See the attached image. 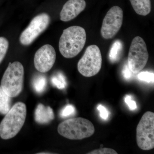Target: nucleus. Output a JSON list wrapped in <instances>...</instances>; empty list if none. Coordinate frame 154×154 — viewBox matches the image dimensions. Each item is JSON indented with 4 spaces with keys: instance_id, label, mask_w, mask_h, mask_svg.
Segmentation results:
<instances>
[{
    "instance_id": "1",
    "label": "nucleus",
    "mask_w": 154,
    "mask_h": 154,
    "mask_svg": "<svg viewBox=\"0 0 154 154\" xmlns=\"http://www.w3.org/2000/svg\"><path fill=\"white\" fill-rule=\"evenodd\" d=\"M86 38V31L82 27L72 26L65 29L59 43L61 54L66 58L76 56L84 48Z\"/></svg>"
},
{
    "instance_id": "19",
    "label": "nucleus",
    "mask_w": 154,
    "mask_h": 154,
    "mask_svg": "<svg viewBox=\"0 0 154 154\" xmlns=\"http://www.w3.org/2000/svg\"><path fill=\"white\" fill-rule=\"evenodd\" d=\"M138 78L141 81H144L148 83L154 82V73L149 72H141L138 75Z\"/></svg>"
},
{
    "instance_id": "7",
    "label": "nucleus",
    "mask_w": 154,
    "mask_h": 154,
    "mask_svg": "<svg viewBox=\"0 0 154 154\" xmlns=\"http://www.w3.org/2000/svg\"><path fill=\"white\" fill-rule=\"evenodd\" d=\"M149 59L146 45L143 38L136 36L133 39L128 57V66L133 74H137L144 68Z\"/></svg>"
},
{
    "instance_id": "12",
    "label": "nucleus",
    "mask_w": 154,
    "mask_h": 154,
    "mask_svg": "<svg viewBox=\"0 0 154 154\" xmlns=\"http://www.w3.org/2000/svg\"><path fill=\"white\" fill-rule=\"evenodd\" d=\"M54 118V113L52 108L49 106H45L39 104L35 111V120L39 124H48Z\"/></svg>"
},
{
    "instance_id": "18",
    "label": "nucleus",
    "mask_w": 154,
    "mask_h": 154,
    "mask_svg": "<svg viewBox=\"0 0 154 154\" xmlns=\"http://www.w3.org/2000/svg\"><path fill=\"white\" fill-rule=\"evenodd\" d=\"M9 48V42L5 37H0V64L5 56Z\"/></svg>"
},
{
    "instance_id": "15",
    "label": "nucleus",
    "mask_w": 154,
    "mask_h": 154,
    "mask_svg": "<svg viewBox=\"0 0 154 154\" xmlns=\"http://www.w3.org/2000/svg\"><path fill=\"white\" fill-rule=\"evenodd\" d=\"M47 82L44 76L38 75L33 79L32 86L34 91L37 94H41L44 92L47 86Z\"/></svg>"
},
{
    "instance_id": "11",
    "label": "nucleus",
    "mask_w": 154,
    "mask_h": 154,
    "mask_svg": "<svg viewBox=\"0 0 154 154\" xmlns=\"http://www.w3.org/2000/svg\"><path fill=\"white\" fill-rule=\"evenodd\" d=\"M86 7L85 0H69L61 11L60 20L63 22H69L74 19L85 10Z\"/></svg>"
},
{
    "instance_id": "4",
    "label": "nucleus",
    "mask_w": 154,
    "mask_h": 154,
    "mask_svg": "<svg viewBox=\"0 0 154 154\" xmlns=\"http://www.w3.org/2000/svg\"><path fill=\"white\" fill-rule=\"evenodd\" d=\"M24 78L22 64L18 61L10 63L2 78L1 87L11 98L17 97L23 89Z\"/></svg>"
},
{
    "instance_id": "6",
    "label": "nucleus",
    "mask_w": 154,
    "mask_h": 154,
    "mask_svg": "<svg viewBox=\"0 0 154 154\" xmlns=\"http://www.w3.org/2000/svg\"><path fill=\"white\" fill-rule=\"evenodd\" d=\"M137 145L143 150L154 148V113L147 111L143 116L136 129Z\"/></svg>"
},
{
    "instance_id": "23",
    "label": "nucleus",
    "mask_w": 154,
    "mask_h": 154,
    "mask_svg": "<svg viewBox=\"0 0 154 154\" xmlns=\"http://www.w3.org/2000/svg\"><path fill=\"white\" fill-rule=\"evenodd\" d=\"M97 109L99 110L100 117L102 119L106 120L108 119L109 117V113L107 109L104 106L102 105H99L97 107Z\"/></svg>"
},
{
    "instance_id": "21",
    "label": "nucleus",
    "mask_w": 154,
    "mask_h": 154,
    "mask_svg": "<svg viewBox=\"0 0 154 154\" xmlns=\"http://www.w3.org/2000/svg\"><path fill=\"white\" fill-rule=\"evenodd\" d=\"M115 150L112 149L107 148H100L98 149L94 150L88 153V154H117Z\"/></svg>"
},
{
    "instance_id": "14",
    "label": "nucleus",
    "mask_w": 154,
    "mask_h": 154,
    "mask_svg": "<svg viewBox=\"0 0 154 154\" xmlns=\"http://www.w3.org/2000/svg\"><path fill=\"white\" fill-rule=\"evenodd\" d=\"M11 108V97L0 86V113L5 115Z\"/></svg>"
},
{
    "instance_id": "3",
    "label": "nucleus",
    "mask_w": 154,
    "mask_h": 154,
    "mask_svg": "<svg viewBox=\"0 0 154 154\" xmlns=\"http://www.w3.org/2000/svg\"><path fill=\"white\" fill-rule=\"evenodd\" d=\"M58 132L67 139L79 140L90 137L95 132V128L91 121L82 117L69 119L61 122Z\"/></svg>"
},
{
    "instance_id": "13",
    "label": "nucleus",
    "mask_w": 154,
    "mask_h": 154,
    "mask_svg": "<svg viewBox=\"0 0 154 154\" xmlns=\"http://www.w3.org/2000/svg\"><path fill=\"white\" fill-rule=\"evenodd\" d=\"M136 13L141 16L148 15L151 11L150 0H130Z\"/></svg>"
},
{
    "instance_id": "2",
    "label": "nucleus",
    "mask_w": 154,
    "mask_h": 154,
    "mask_svg": "<svg viewBox=\"0 0 154 154\" xmlns=\"http://www.w3.org/2000/svg\"><path fill=\"white\" fill-rule=\"evenodd\" d=\"M27 114L26 105L22 102L15 104L5 114L0 123V137L8 140L16 136L25 123Z\"/></svg>"
},
{
    "instance_id": "9",
    "label": "nucleus",
    "mask_w": 154,
    "mask_h": 154,
    "mask_svg": "<svg viewBox=\"0 0 154 154\" xmlns=\"http://www.w3.org/2000/svg\"><path fill=\"white\" fill-rule=\"evenodd\" d=\"M123 18V11L120 7L111 8L103 19L101 30L102 37L107 39L113 38L121 28Z\"/></svg>"
},
{
    "instance_id": "8",
    "label": "nucleus",
    "mask_w": 154,
    "mask_h": 154,
    "mask_svg": "<svg viewBox=\"0 0 154 154\" xmlns=\"http://www.w3.org/2000/svg\"><path fill=\"white\" fill-rule=\"evenodd\" d=\"M50 17L46 13L37 15L31 20L19 37L20 43L23 45L31 44L42 33L47 29L50 22Z\"/></svg>"
},
{
    "instance_id": "16",
    "label": "nucleus",
    "mask_w": 154,
    "mask_h": 154,
    "mask_svg": "<svg viewBox=\"0 0 154 154\" xmlns=\"http://www.w3.org/2000/svg\"><path fill=\"white\" fill-rule=\"evenodd\" d=\"M122 49V44L121 42L118 40L113 43L109 54V57L111 61L115 62L118 60L121 54Z\"/></svg>"
},
{
    "instance_id": "20",
    "label": "nucleus",
    "mask_w": 154,
    "mask_h": 154,
    "mask_svg": "<svg viewBox=\"0 0 154 154\" xmlns=\"http://www.w3.org/2000/svg\"><path fill=\"white\" fill-rule=\"evenodd\" d=\"M75 112V107L72 105H68L64 107L60 113L61 117L63 118L69 117L72 115Z\"/></svg>"
},
{
    "instance_id": "5",
    "label": "nucleus",
    "mask_w": 154,
    "mask_h": 154,
    "mask_svg": "<svg viewBox=\"0 0 154 154\" xmlns=\"http://www.w3.org/2000/svg\"><path fill=\"white\" fill-rule=\"evenodd\" d=\"M102 57L98 46L93 45L88 46L82 57L79 61L78 69L81 74L86 77L94 76L102 68Z\"/></svg>"
},
{
    "instance_id": "24",
    "label": "nucleus",
    "mask_w": 154,
    "mask_h": 154,
    "mask_svg": "<svg viewBox=\"0 0 154 154\" xmlns=\"http://www.w3.org/2000/svg\"><path fill=\"white\" fill-rule=\"evenodd\" d=\"M132 72L130 70L128 66L125 65L122 71V74L125 79L127 80L130 79L132 77Z\"/></svg>"
},
{
    "instance_id": "22",
    "label": "nucleus",
    "mask_w": 154,
    "mask_h": 154,
    "mask_svg": "<svg viewBox=\"0 0 154 154\" xmlns=\"http://www.w3.org/2000/svg\"><path fill=\"white\" fill-rule=\"evenodd\" d=\"M131 96L129 95H127L125 98V102L129 107L130 110H133L137 108L136 103L134 100H131Z\"/></svg>"
},
{
    "instance_id": "17",
    "label": "nucleus",
    "mask_w": 154,
    "mask_h": 154,
    "mask_svg": "<svg viewBox=\"0 0 154 154\" xmlns=\"http://www.w3.org/2000/svg\"><path fill=\"white\" fill-rule=\"evenodd\" d=\"M51 82L53 85L58 89L62 90L66 87V82L62 74L58 73L51 78Z\"/></svg>"
},
{
    "instance_id": "10",
    "label": "nucleus",
    "mask_w": 154,
    "mask_h": 154,
    "mask_svg": "<svg viewBox=\"0 0 154 154\" xmlns=\"http://www.w3.org/2000/svg\"><path fill=\"white\" fill-rule=\"evenodd\" d=\"M56 54L50 45H45L36 51L34 55V64L38 72L45 73L51 69L55 63Z\"/></svg>"
}]
</instances>
